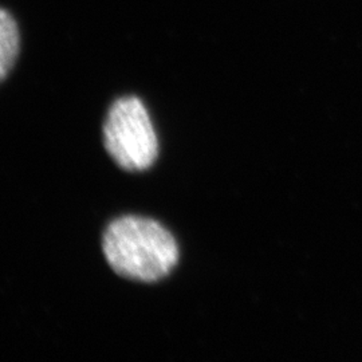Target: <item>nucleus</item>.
<instances>
[{
	"instance_id": "obj_1",
	"label": "nucleus",
	"mask_w": 362,
	"mask_h": 362,
	"mask_svg": "<svg viewBox=\"0 0 362 362\" xmlns=\"http://www.w3.org/2000/svg\"><path fill=\"white\" fill-rule=\"evenodd\" d=\"M103 251L117 275L144 284L168 276L179 262V247L168 230L155 220L124 216L107 226Z\"/></svg>"
},
{
	"instance_id": "obj_2",
	"label": "nucleus",
	"mask_w": 362,
	"mask_h": 362,
	"mask_svg": "<svg viewBox=\"0 0 362 362\" xmlns=\"http://www.w3.org/2000/svg\"><path fill=\"white\" fill-rule=\"evenodd\" d=\"M104 145L117 165L128 172L151 168L158 156V140L145 105L122 97L110 106L104 122Z\"/></svg>"
},
{
	"instance_id": "obj_3",
	"label": "nucleus",
	"mask_w": 362,
	"mask_h": 362,
	"mask_svg": "<svg viewBox=\"0 0 362 362\" xmlns=\"http://www.w3.org/2000/svg\"><path fill=\"white\" fill-rule=\"evenodd\" d=\"M19 52V26L11 13L0 8V83L11 73Z\"/></svg>"
}]
</instances>
